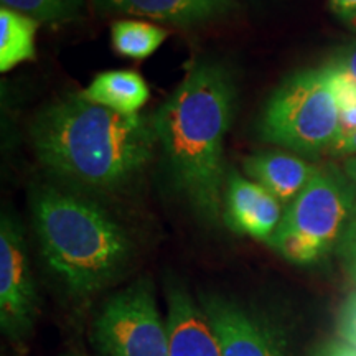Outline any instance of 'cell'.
I'll return each mask as SVG.
<instances>
[{"label": "cell", "instance_id": "obj_1", "mask_svg": "<svg viewBox=\"0 0 356 356\" xmlns=\"http://www.w3.org/2000/svg\"><path fill=\"white\" fill-rule=\"evenodd\" d=\"M236 99L233 70L218 60H198L152 115L173 185L208 221L225 210V139Z\"/></svg>", "mask_w": 356, "mask_h": 356}, {"label": "cell", "instance_id": "obj_2", "mask_svg": "<svg viewBox=\"0 0 356 356\" xmlns=\"http://www.w3.org/2000/svg\"><path fill=\"white\" fill-rule=\"evenodd\" d=\"M32 142L55 177L81 188L114 191L144 172L159 137L154 118L114 113L74 95L35 118Z\"/></svg>", "mask_w": 356, "mask_h": 356}, {"label": "cell", "instance_id": "obj_3", "mask_svg": "<svg viewBox=\"0 0 356 356\" xmlns=\"http://www.w3.org/2000/svg\"><path fill=\"white\" fill-rule=\"evenodd\" d=\"M32 210L44 261L74 296L104 289L131 261L126 229L91 200L44 186Z\"/></svg>", "mask_w": 356, "mask_h": 356}, {"label": "cell", "instance_id": "obj_4", "mask_svg": "<svg viewBox=\"0 0 356 356\" xmlns=\"http://www.w3.org/2000/svg\"><path fill=\"white\" fill-rule=\"evenodd\" d=\"M259 131L266 142L296 152H330L340 132V106L330 66L289 78L267 102Z\"/></svg>", "mask_w": 356, "mask_h": 356}, {"label": "cell", "instance_id": "obj_5", "mask_svg": "<svg viewBox=\"0 0 356 356\" xmlns=\"http://www.w3.org/2000/svg\"><path fill=\"white\" fill-rule=\"evenodd\" d=\"M356 216V190L343 172L322 170L289 204L269 246L293 264L322 259Z\"/></svg>", "mask_w": 356, "mask_h": 356}, {"label": "cell", "instance_id": "obj_6", "mask_svg": "<svg viewBox=\"0 0 356 356\" xmlns=\"http://www.w3.org/2000/svg\"><path fill=\"white\" fill-rule=\"evenodd\" d=\"M101 356H170L154 286L140 279L106 302L95 322Z\"/></svg>", "mask_w": 356, "mask_h": 356}, {"label": "cell", "instance_id": "obj_7", "mask_svg": "<svg viewBox=\"0 0 356 356\" xmlns=\"http://www.w3.org/2000/svg\"><path fill=\"white\" fill-rule=\"evenodd\" d=\"M38 315L29 252L22 226L3 215L0 222V325L13 343H22L32 333Z\"/></svg>", "mask_w": 356, "mask_h": 356}, {"label": "cell", "instance_id": "obj_8", "mask_svg": "<svg viewBox=\"0 0 356 356\" xmlns=\"http://www.w3.org/2000/svg\"><path fill=\"white\" fill-rule=\"evenodd\" d=\"M220 338L222 356H284L282 343L257 315L221 297L202 300Z\"/></svg>", "mask_w": 356, "mask_h": 356}, {"label": "cell", "instance_id": "obj_9", "mask_svg": "<svg viewBox=\"0 0 356 356\" xmlns=\"http://www.w3.org/2000/svg\"><path fill=\"white\" fill-rule=\"evenodd\" d=\"M225 221L236 233L269 241L282 221V203L256 181L229 172L225 186Z\"/></svg>", "mask_w": 356, "mask_h": 356}, {"label": "cell", "instance_id": "obj_10", "mask_svg": "<svg viewBox=\"0 0 356 356\" xmlns=\"http://www.w3.org/2000/svg\"><path fill=\"white\" fill-rule=\"evenodd\" d=\"M167 300L170 356H222L220 338L203 305L178 284L168 287Z\"/></svg>", "mask_w": 356, "mask_h": 356}, {"label": "cell", "instance_id": "obj_11", "mask_svg": "<svg viewBox=\"0 0 356 356\" xmlns=\"http://www.w3.org/2000/svg\"><path fill=\"white\" fill-rule=\"evenodd\" d=\"M113 13L147 17L178 26H195L220 20L239 8L238 0H92Z\"/></svg>", "mask_w": 356, "mask_h": 356}, {"label": "cell", "instance_id": "obj_12", "mask_svg": "<svg viewBox=\"0 0 356 356\" xmlns=\"http://www.w3.org/2000/svg\"><path fill=\"white\" fill-rule=\"evenodd\" d=\"M244 170L256 184L286 204L299 197L318 168L292 154L262 152L244 160Z\"/></svg>", "mask_w": 356, "mask_h": 356}, {"label": "cell", "instance_id": "obj_13", "mask_svg": "<svg viewBox=\"0 0 356 356\" xmlns=\"http://www.w3.org/2000/svg\"><path fill=\"white\" fill-rule=\"evenodd\" d=\"M79 95L86 101L114 113L134 115L139 114L149 101L150 91L145 79L136 71L114 70L97 74Z\"/></svg>", "mask_w": 356, "mask_h": 356}, {"label": "cell", "instance_id": "obj_14", "mask_svg": "<svg viewBox=\"0 0 356 356\" xmlns=\"http://www.w3.org/2000/svg\"><path fill=\"white\" fill-rule=\"evenodd\" d=\"M38 22L22 13L2 7L0 10V71L15 68L37 56L35 37Z\"/></svg>", "mask_w": 356, "mask_h": 356}, {"label": "cell", "instance_id": "obj_15", "mask_svg": "<svg viewBox=\"0 0 356 356\" xmlns=\"http://www.w3.org/2000/svg\"><path fill=\"white\" fill-rule=\"evenodd\" d=\"M167 30L140 20H118L111 26V42L119 55L144 60L167 40Z\"/></svg>", "mask_w": 356, "mask_h": 356}, {"label": "cell", "instance_id": "obj_16", "mask_svg": "<svg viewBox=\"0 0 356 356\" xmlns=\"http://www.w3.org/2000/svg\"><path fill=\"white\" fill-rule=\"evenodd\" d=\"M2 7L30 17L38 24H66L81 19L86 0H2Z\"/></svg>", "mask_w": 356, "mask_h": 356}, {"label": "cell", "instance_id": "obj_17", "mask_svg": "<svg viewBox=\"0 0 356 356\" xmlns=\"http://www.w3.org/2000/svg\"><path fill=\"white\" fill-rule=\"evenodd\" d=\"M338 333L345 343L356 348V292L351 293L338 314Z\"/></svg>", "mask_w": 356, "mask_h": 356}, {"label": "cell", "instance_id": "obj_18", "mask_svg": "<svg viewBox=\"0 0 356 356\" xmlns=\"http://www.w3.org/2000/svg\"><path fill=\"white\" fill-rule=\"evenodd\" d=\"M338 252H340L343 266L348 270L351 279L356 280V216L346 226L345 233L338 241Z\"/></svg>", "mask_w": 356, "mask_h": 356}, {"label": "cell", "instance_id": "obj_19", "mask_svg": "<svg viewBox=\"0 0 356 356\" xmlns=\"http://www.w3.org/2000/svg\"><path fill=\"white\" fill-rule=\"evenodd\" d=\"M327 66L356 84V43L346 44L345 48L338 50Z\"/></svg>", "mask_w": 356, "mask_h": 356}, {"label": "cell", "instance_id": "obj_20", "mask_svg": "<svg viewBox=\"0 0 356 356\" xmlns=\"http://www.w3.org/2000/svg\"><path fill=\"white\" fill-rule=\"evenodd\" d=\"M332 155H345V157H351V155H356V132L351 134L348 139L338 142L330 149Z\"/></svg>", "mask_w": 356, "mask_h": 356}, {"label": "cell", "instance_id": "obj_21", "mask_svg": "<svg viewBox=\"0 0 356 356\" xmlns=\"http://www.w3.org/2000/svg\"><path fill=\"white\" fill-rule=\"evenodd\" d=\"M318 356H356V348L346 343H333L327 346Z\"/></svg>", "mask_w": 356, "mask_h": 356}, {"label": "cell", "instance_id": "obj_22", "mask_svg": "<svg viewBox=\"0 0 356 356\" xmlns=\"http://www.w3.org/2000/svg\"><path fill=\"white\" fill-rule=\"evenodd\" d=\"M332 6L341 17L356 12V0H332Z\"/></svg>", "mask_w": 356, "mask_h": 356}, {"label": "cell", "instance_id": "obj_23", "mask_svg": "<svg viewBox=\"0 0 356 356\" xmlns=\"http://www.w3.org/2000/svg\"><path fill=\"white\" fill-rule=\"evenodd\" d=\"M343 173L345 177L351 181V185L355 186L356 190V155H351V157H346L343 163Z\"/></svg>", "mask_w": 356, "mask_h": 356}, {"label": "cell", "instance_id": "obj_24", "mask_svg": "<svg viewBox=\"0 0 356 356\" xmlns=\"http://www.w3.org/2000/svg\"><path fill=\"white\" fill-rule=\"evenodd\" d=\"M343 19H345V20H348L351 25H355V26H356V12H353V13H348V15H343Z\"/></svg>", "mask_w": 356, "mask_h": 356}]
</instances>
